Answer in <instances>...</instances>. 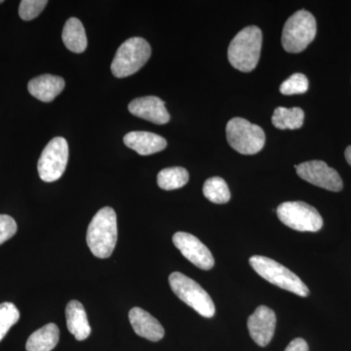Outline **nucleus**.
I'll use <instances>...</instances> for the list:
<instances>
[{
	"label": "nucleus",
	"mask_w": 351,
	"mask_h": 351,
	"mask_svg": "<svg viewBox=\"0 0 351 351\" xmlns=\"http://www.w3.org/2000/svg\"><path fill=\"white\" fill-rule=\"evenodd\" d=\"M129 112L135 117L162 125L169 122L170 114L166 110L165 103L156 96L142 97L131 101Z\"/></svg>",
	"instance_id": "13"
},
{
	"label": "nucleus",
	"mask_w": 351,
	"mask_h": 351,
	"mask_svg": "<svg viewBox=\"0 0 351 351\" xmlns=\"http://www.w3.org/2000/svg\"><path fill=\"white\" fill-rule=\"evenodd\" d=\"M297 174L302 180L327 191L338 193L343 188V180L336 170L321 160L307 161L295 166Z\"/></svg>",
	"instance_id": "10"
},
{
	"label": "nucleus",
	"mask_w": 351,
	"mask_h": 351,
	"mask_svg": "<svg viewBox=\"0 0 351 351\" xmlns=\"http://www.w3.org/2000/svg\"><path fill=\"white\" fill-rule=\"evenodd\" d=\"M124 144L140 156H151L163 151L167 147L165 138L151 132L134 131L126 134L123 138Z\"/></svg>",
	"instance_id": "15"
},
{
	"label": "nucleus",
	"mask_w": 351,
	"mask_h": 351,
	"mask_svg": "<svg viewBox=\"0 0 351 351\" xmlns=\"http://www.w3.org/2000/svg\"><path fill=\"white\" fill-rule=\"evenodd\" d=\"M62 38L66 47L73 53H82L87 48L86 32L77 18H69L64 24Z\"/></svg>",
	"instance_id": "19"
},
{
	"label": "nucleus",
	"mask_w": 351,
	"mask_h": 351,
	"mask_svg": "<svg viewBox=\"0 0 351 351\" xmlns=\"http://www.w3.org/2000/svg\"><path fill=\"white\" fill-rule=\"evenodd\" d=\"M346 159L348 164L351 166V145L346 149L345 152Z\"/></svg>",
	"instance_id": "28"
},
{
	"label": "nucleus",
	"mask_w": 351,
	"mask_h": 351,
	"mask_svg": "<svg viewBox=\"0 0 351 351\" xmlns=\"http://www.w3.org/2000/svg\"><path fill=\"white\" fill-rule=\"evenodd\" d=\"M60 339V330L54 323L45 325L32 332L27 339V351H52L56 348Z\"/></svg>",
	"instance_id": "18"
},
{
	"label": "nucleus",
	"mask_w": 351,
	"mask_h": 351,
	"mask_svg": "<svg viewBox=\"0 0 351 351\" xmlns=\"http://www.w3.org/2000/svg\"><path fill=\"white\" fill-rule=\"evenodd\" d=\"M169 283L173 292L184 304L203 317H213L216 307L211 297L199 284L181 272H173L169 276Z\"/></svg>",
	"instance_id": "7"
},
{
	"label": "nucleus",
	"mask_w": 351,
	"mask_h": 351,
	"mask_svg": "<svg viewBox=\"0 0 351 351\" xmlns=\"http://www.w3.org/2000/svg\"><path fill=\"white\" fill-rule=\"evenodd\" d=\"M47 4V0H23L19 6L21 19L24 21L36 19Z\"/></svg>",
	"instance_id": "25"
},
{
	"label": "nucleus",
	"mask_w": 351,
	"mask_h": 351,
	"mask_svg": "<svg viewBox=\"0 0 351 351\" xmlns=\"http://www.w3.org/2000/svg\"><path fill=\"white\" fill-rule=\"evenodd\" d=\"M0 3H3V0H0Z\"/></svg>",
	"instance_id": "29"
},
{
	"label": "nucleus",
	"mask_w": 351,
	"mask_h": 351,
	"mask_svg": "<svg viewBox=\"0 0 351 351\" xmlns=\"http://www.w3.org/2000/svg\"><path fill=\"white\" fill-rule=\"evenodd\" d=\"M308 80L302 73H294L280 85L281 94L286 96L304 94L308 90Z\"/></svg>",
	"instance_id": "24"
},
{
	"label": "nucleus",
	"mask_w": 351,
	"mask_h": 351,
	"mask_svg": "<svg viewBox=\"0 0 351 351\" xmlns=\"http://www.w3.org/2000/svg\"><path fill=\"white\" fill-rule=\"evenodd\" d=\"M203 195L216 204H225L230 199V191L225 180L219 177L208 179L203 186Z\"/></svg>",
	"instance_id": "22"
},
{
	"label": "nucleus",
	"mask_w": 351,
	"mask_h": 351,
	"mask_svg": "<svg viewBox=\"0 0 351 351\" xmlns=\"http://www.w3.org/2000/svg\"><path fill=\"white\" fill-rule=\"evenodd\" d=\"M263 32L255 25L240 31L228 46V61L233 68L242 73L256 69L262 50Z\"/></svg>",
	"instance_id": "2"
},
{
	"label": "nucleus",
	"mask_w": 351,
	"mask_h": 351,
	"mask_svg": "<svg viewBox=\"0 0 351 351\" xmlns=\"http://www.w3.org/2000/svg\"><path fill=\"white\" fill-rule=\"evenodd\" d=\"M226 138L234 151L245 156L258 154L265 144V134L262 127L248 120L235 117L226 124Z\"/></svg>",
	"instance_id": "6"
},
{
	"label": "nucleus",
	"mask_w": 351,
	"mask_h": 351,
	"mask_svg": "<svg viewBox=\"0 0 351 351\" xmlns=\"http://www.w3.org/2000/svg\"><path fill=\"white\" fill-rule=\"evenodd\" d=\"M308 345L304 339L298 338L293 339L290 343H289L285 351H308Z\"/></svg>",
	"instance_id": "27"
},
{
	"label": "nucleus",
	"mask_w": 351,
	"mask_h": 351,
	"mask_svg": "<svg viewBox=\"0 0 351 351\" xmlns=\"http://www.w3.org/2000/svg\"><path fill=\"white\" fill-rule=\"evenodd\" d=\"M173 243L184 258L203 270L213 269L215 260L209 249L195 235L177 232L173 237Z\"/></svg>",
	"instance_id": "11"
},
{
	"label": "nucleus",
	"mask_w": 351,
	"mask_h": 351,
	"mask_svg": "<svg viewBox=\"0 0 351 351\" xmlns=\"http://www.w3.org/2000/svg\"><path fill=\"white\" fill-rule=\"evenodd\" d=\"M19 319L20 313L15 304L12 302H3L0 304V341Z\"/></svg>",
	"instance_id": "23"
},
{
	"label": "nucleus",
	"mask_w": 351,
	"mask_h": 351,
	"mask_svg": "<svg viewBox=\"0 0 351 351\" xmlns=\"http://www.w3.org/2000/svg\"><path fill=\"white\" fill-rule=\"evenodd\" d=\"M86 241L95 257L110 258L117 242V213L112 207H104L88 226Z\"/></svg>",
	"instance_id": "1"
},
{
	"label": "nucleus",
	"mask_w": 351,
	"mask_h": 351,
	"mask_svg": "<svg viewBox=\"0 0 351 351\" xmlns=\"http://www.w3.org/2000/svg\"><path fill=\"white\" fill-rule=\"evenodd\" d=\"M304 112L302 108H276L272 115L271 122L274 126L280 130H295L300 129L304 124Z\"/></svg>",
	"instance_id": "20"
},
{
	"label": "nucleus",
	"mask_w": 351,
	"mask_h": 351,
	"mask_svg": "<svg viewBox=\"0 0 351 351\" xmlns=\"http://www.w3.org/2000/svg\"><path fill=\"white\" fill-rule=\"evenodd\" d=\"M64 85L66 82L61 76L43 75L32 78L27 84V89L34 98L44 103H50L62 93Z\"/></svg>",
	"instance_id": "16"
},
{
	"label": "nucleus",
	"mask_w": 351,
	"mask_h": 351,
	"mask_svg": "<svg viewBox=\"0 0 351 351\" xmlns=\"http://www.w3.org/2000/svg\"><path fill=\"white\" fill-rule=\"evenodd\" d=\"M249 334L256 343L267 346L274 338L276 326V313L265 306H258L247 322Z\"/></svg>",
	"instance_id": "12"
},
{
	"label": "nucleus",
	"mask_w": 351,
	"mask_h": 351,
	"mask_svg": "<svg viewBox=\"0 0 351 351\" xmlns=\"http://www.w3.org/2000/svg\"><path fill=\"white\" fill-rule=\"evenodd\" d=\"M151 55V45L145 39H127L119 46L113 59L110 66L112 75L119 78L134 75L147 64Z\"/></svg>",
	"instance_id": "4"
},
{
	"label": "nucleus",
	"mask_w": 351,
	"mask_h": 351,
	"mask_svg": "<svg viewBox=\"0 0 351 351\" xmlns=\"http://www.w3.org/2000/svg\"><path fill=\"white\" fill-rule=\"evenodd\" d=\"M69 160V145L66 138L56 137L44 147L38 159V171L43 182L58 181L66 171Z\"/></svg>",
	"instance_id": "9"
},
{
	"label": "nucleus",
	"mask_w": 351,
	"mask_h": 351,
	"mask_svg": "<svg viewBox=\"0 0 351 351\" xmlns=\"http://www.w3.org/2000/svg\"><path fill=\"white\" fill-rule=\"evenodd\" d=\"M276 213L281 223L297 232H319L323 226L319 212L302 201L284 202L277 208Z\"/></svg>",
	"instance_id": "8"
},
{
	"label": "nucleus",
	"mask_w": 351,
	"mask_h": 351,
	"mask_svg": "<svg viewBox=\"0 0 351 351\" xmlns=\"http://www.w3.org/2000/svg\"><path fill=\"white\" fill-rule=\"evenodd\" d=\"M66 326L77 341H84L91 334L86 311L82 302L71 301L66 308Z\"/></svg>",
	"instance_id": "17"
},
{
	"label": "nucleus",
	"mask_w": 351,
	"mask_h": 351,
	"mask_svg": "<svg viewBox=\"0 0 351 351\" xmlns=\"http://www.w3.org/2000/svg\"><path fill=\"white\" fill-rule=\"evenodd\" d=\"M17 232V223L12 217L0 215V245L12 239Z\"/></svg>",
	"instance_id": "26"
},
{
	"label": "nucleus",
	"mask_w": 351,
	"mask_h": 351,
	"mask_svg": "<svg viewBox=\"0 0 351 351\" xmlns=\"http://www.w3.org/2000/svg\"><path fill=\"white\" fill-rule=\"evenodd\" d=\"M249 262L258 276L269 283L300 297H307L309 295L306 284L281 263L263 256H254Z\"/></svg>",
	"instance_id": "3"
},
{
	"label": "nucleus",
	"mask_w": 351,
	"mask_h": 351,
	"mask_svg": "<svg viewBox=\"0 0 351 351\" xmlns=\"http://www.w3.org/2000/svg\"><path fill=\"white\" fill-rule=\"evenodd\" d=\"M317 25L313 14L306 10L293 14L284 25L282 46L289 53H301L315 38Z\"/></svg>",
	"instance_id": "5"
},
{
	"label": "nucleus",
	"mask_w": 351,
	"mask_h": 351,
	"mask_svg": "<svg viewBox=\"0 0 351 351\" xmlns=\"http://www.w3.org/2000/svg\"><path fill=\"white\" fill-rule=\"evenodd\" d=\"M129 321L136 334L149 341H159L165 335L160 322L151 313L140 307H134L131 309L129 313Z\"/></svg>",
	"instance_id": "14"
},
{
	"label": "nucleus",
	"mask_w": 351,
	"mask_h": 351,
	"mask_svg": "<svg viewBox=\"0 0 351 351\" xmlns=\"http://www.w3.org/2000/svg\"><path fill=\"white\" fill-rule=\"evenodd\" d=\"M189 180V172L182 167L165 168L157 175V184L164 191L181 189L188 184Z\"/></svg>",
	"instance_id": "21"
}]
</instances>
